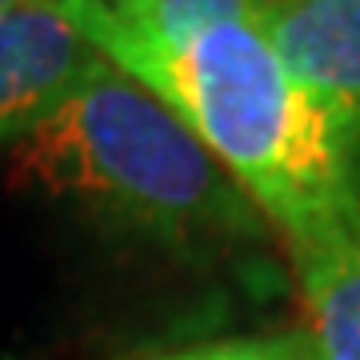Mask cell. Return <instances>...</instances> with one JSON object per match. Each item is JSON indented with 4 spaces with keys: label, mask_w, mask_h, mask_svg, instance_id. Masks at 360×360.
Masks as SVG:
<instances>
[{
    "label": "cell",
    "mask_w": 360,
    "mask_h": 360,
    "mask_svg": "<svg viewBox=\"0 0 360 360\" xmlns=\"http://www.w3.org/2000/svg\"><path fill=\"white\" fill-rule=\"evenodd\" d=\"M108 65L172 108L288 252L360 212V144L281 65L252 20L184 37L129 25L108 0H52Z\"/></svg>",
    "instance_id": "cell-1"
},
{
    "label": "cell",
    "mask_w": 360,
    "mask_h": 360,
    "mask_svg": "<svg viewBox=\"0 0 360 360\" xmlns=\"http://www.w3.org/2000/svg\"><path fill=\"white\" fill-rule=\"evenodd\" d=\"M4 176L168 248L240 245L269 224L172 108L108 60L4 153Z\"/></svg>",
    "instance_id": "cell-2"
},
{
    "label": "cell",
    "mask_w": 360,
    "mask_h": 360,
    "mask_svg": "<svg viewBox=\"0 0 360 360\" xmlns=\"http://www.w3.org/2000/svg\"><path fill=\"white\" fill-rule=\"evenodd\" d=\"M101 60L52 0L0 13V160Z\"/></svg>",
    "instance_id": "cell-3"
},
{
    "label": "cell",
    "mask_w": 360,
    "mask_h": 360,
    "mask_svg": "<svg viewBox=\"0 0 360 360\" xmlns=\"http://www.w3.org/2000/svg\"><path fill=\"white\" fill-rule=\"evenodd\" d=\"M257 28L296 84L360 144V0H272Z\"/></svg>",
    "instance_id": "cell-4"
},
{
    "label": "cell",
    "mask_w": 360,
    "mask_h": 360,
    "mask_svg": "<svg viewBox=\"0 0 360 360\" xmlns=\"http://www.w3.org/2000/svg\"><path fill=\"white\" fill-rule=\"evenodd\" d=\"M292 260L309 312V333H300L309 352L316 360H360V212L296 248Z\"/></svg>",
    "instance_id": "cell-5"
},
{
    "label": "cell",
    "mask_w": 360,
    "mask_h": 360,
    "mask_svg": "<svg viewBox=\"0 0 360 360\" xmlns=\"http://www.w3.org/2000/svg\"><path fill=\"white\" fill-rule=\"evenodd\" d=\"M112 13L129 25L160 32V37H184L196 28L224 25V20H252L257 25L260 0H108Z\"/></svg>",
    "instance_id": "cell-6"
},
{
    "label": "cell",
    "mask_w": 360,
    "mask_h": 360,
    "mask_svg": "<svg viewBox=\"0 0 360 360\" xmlns=\"http://www.w3.org/2000/svg\"><path fill=\"white\" fill-rule=\"evenodd\" d=\"M141 360H304L300 336H224V340H200L172 352H153Z\"/></svg>",
    "instance_id": "cell-7"
},
{
    "label": "cell",
    "mask_w": 360,
    "mask_h": 360,
    "mask_svg": "<svg viewBox=\"0 0 360 360\" xmlns=\"http://www.w3.org/2000/svg\"><path fill=\"white\" fill-rule=\"evenodd\" d=\"M25 4H40V0H0V13H13V8H25Z\"/></svg>",
    "instance_id": "cell-8"
},
{
    "label": "cell",
    "mask_w": 360,
    "mask_h": 360,
    "mask_svg": "<svg viewBox=\"0 0 360 360\" xmlns=\"http://www.w3.org/2000/svg\"><path fill=\"white\" fill-rule=\"evenodd\" d=\"M300 340H304V336H300ZM304 360H316V356H312V352H309V345H304Z\"/></svg>",
    "instance_id": "cell-9"
},
{
    "label": "cell",
    "mask_w": 360,
    "mask_h": 360,
    "mask_svg": "<svg viewBox=\"0 0 360 360\" xmlns=\"http://www.w3.org/2000/svg\"><path fill=\"white\" fill-rule=\"evenodd\" d=\"M264 4H272V0H260V8H264Z\"/></svg>",
    "instance_id": "cell-10"
}]
</instances>
